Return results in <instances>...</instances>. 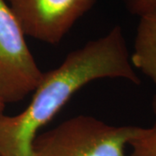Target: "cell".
Masks as SVG:
<instances>
[{"label":"cell","mask_w":156,"mask_h":156,"mask_svg":"<svg viewBox=\"0 0 156 156\" xmlns=\"http://www.w3.org/2000/svg\"><path fill=\"white\" fill-rule=\"evenodd\" d=\"M25 36L57 44L95 0H5Z\"/></svg>","instance_id":"obj_4"},{"label":"cell","mask_w":156,"mask_h":156,"mask_svg":"<svg viewBox=\"0 0 156 156\" xmlns=\"http://www.w3.org/2000/svg\"><path fill=\"white\" fill-rule=\"evenodd\" d=\"M128 10L135 15H141L156 5V0H125Z\"/></svg>","instance_id":"obj_7"},{"label":"cell","mask_w":156,"mask_h":156,"mask_svg":"<svg viewBox=\"0 0 156 156\" xmlns=\"http://www.w3.org/2000/svg\"><path fill=\"white\" fill-rule=\"evenodd\" d=\"M5 105L6 104L5 103V101L0 98V114H1V113H4V109H5Z\"/></svg>","instance_id":"obj_8"},{"label":"cell","mask_w":156,"mask_h":156,"mask_svg":"<svg viewBox=\"0 0 156 156\" xmlns=\"http://www.w3.org/2000/svg\"><path fill=\"white\" fill-rule=\"evenodd\" d=\"M105 78L140 83L120 26L71 51L58 67L44 72L22 112L0 114V156H32V144L40 129L82 88Z\"/></svg>","instance_id":"obj_1"},{"label":"cell","mask_w":156,"mask_h":156,"mask_svg":"<svg viewBox=\"0 0 156 156\" xmlns=\"http://www.w3.org/2000/svg\"><path fill=\"white\" fill-rule=\"evenodd\" d=\"M140 127L114 126L89 115L69 118L32 144V156H128L125 147Z\"/></svg>","instance_id":"obj_2"},{"label":"cell","mask_w":156,"mask_h":156,"mask_svg":"<svg viewBox=\"0 0 156 156\" xmlns=\"http://www.w3.org/2000/svg\"><path fill=\"white\" fill-rule=\"evenodd\" d=\"M152 105H153V109H154V112L156 114V94L154 96V99H153V103H152Z\"/></svg>","instance_id":"obj_9"},{"label":"cell","mask_w":156,"mask_h":156,"mask_svg":"<svg viewBox=\"0 0 156 156\" xmlns=\"http://www.w3.org/2000/svg\"><path fill=\"white\" fill-rule=\"evenodd\" d=\"M128 145L129 156H156V122L150 128H140Z\"/></svg>","instance_id":"obj_6"},{"label":"cell","mask_w":156,"mask_h":156,"mask_svg":"<svg viewBox=\"0 0 156 156\" xmlns=\"http://www.w3.org/2000/svg\"><path fill=\"white\" fill-rule=\"evenodd\" d=\"M43 75L17 17L5 0H0V98L5 104L23 100Z\"/></svg>","instance_id":"obj_3"},{"label":"cell","mask_w":156,"mask_h":156,"mask_svg":"<svg viewBox=\"0 0 156 156\" xmlns=\"http://www.w3.org/2000/svg\"><path fill=\"white\" fill-rule=\"evenodd\" d=\"M139 17L134 52L130 59L134 68L156 83V5Z\"/></svg>","instance_id":"obj_5"}]
</instances>
